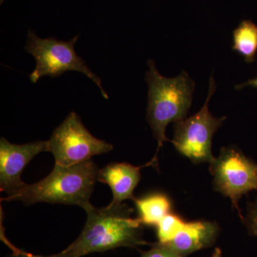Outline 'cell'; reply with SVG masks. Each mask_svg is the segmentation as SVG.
I'll list each match as a JSON object with an SVG mask.
<instances>
[{"mask_svg":"<svg viewBox=\"0 0 257 257\" xmlns=\"http://www.w3.org/2000/svg\"><path fill=\"white\" fill-rule=\"evenodd\" d=\"M84 210L87 219L82 232L64 250L69 257L148 244L143 237V224L139 218L131 217L133 209L127 204L110 203L99 209L91 204Z\"/></svg>","mask_w":257,"mask_h":257,"instance_id":"1","label":"cell"},{"mask_svg":"<svg viewBox=\"0 0 257 257\" xmlns=\"http://www.w3.org/2000/svg\"><path fill=\"white\" fill-rule=\"evenodd\" d=\"M99 171L91 160L71 166L55 165L45 178L37 183H25L1 200L20 201L26 206L38 202L69 204L85 209L92 204L89 199Z\"/></svg>","mask_w":257,"mask_h":257,"instance_id":"2","label":"cell"},{"mask_svg":"<svg viewBox=\"0 0 257 257\" xmlns=\"http://www.w3.org/2000/svg\"><path fill=\"white\" fill-rule=\"evenodd\" d=\"M147 64L150 69L145 74L149 87L147 120L158 141L159 152L165 142L171 141L165 135L167 125L187 117L195 84L184 71L175 78H167L157 70L155 61L148 60Z\"/></svg>","mask_w":257,"mask_h":257,"instance_id":"3","label":"cell"},{"mask_svg":"<svg viewBox=\"0 0 257 257\" xmlns=\"http://www.w3.org/2000/svg\"><path fill=\"white\" fill-rule=\"evenodd\" d=\"M78 37H74L68 42L61 41L55 37L42 39L29 30L25 49L36 61L35 69L29 75L30 81L36 83L45 76L55 78L67 71H77L95 83L102 96L108 99L107 93L101 85V79L89 68L85 61L76 54L74 46Z\"/></svg>","mask_w":257,"mask_h":257,"instance_id":"4","label":"cell"},{"mask_svg":"<svg viewBox=\"0 0 257 257\" xmlns=\"http://www.w3.org/2000/svg\"><path fill=\"white\" fill-rule=\"evenodd\" d=\"M216 88L211 76L207 99L202 109L190 117L175 122L174 126V138L171 142L181 155L194 164L210 163L214 160L211 152L213 136L226 119V116L216 118L209 111L208 104Z\"/></svg>","mask_w":257,"mask_h":257,"instance_id":"5","label":"cell"},{"mask_svg":"<svg viewBox=\"0 0 257 257\" xmlns=\"http://www.w3.org/2000/svg\"><path fill=\"white\" fill-rule=\"evenodd\" d=\"M48 142L55 165L62 166L81 163L113 150L110 143L91 135L74 111L54 130Z\"/></svg>","mask_w":257,"mask_h":257,"instance_id":"6","label":"cell"},{"mask_svg":"<svg viewBox=\"0 0 257 257\" xmlns=\"http://www.w3.org/2000/svg\"><path fill=\"white\" fill-rule=\"evenodd\" d=\"M209 164L214 190L230 198L233 208L238 209L243 219L238 202L243 194L257 190L256 164L233 146L222 147L219 156Z\"/></svg>","mask_w":257,"mask_h":257,"instance_id":"7","label":"cell"},{"mask_svg":"<svg viewBox=\"0 0 257 257\" xmlns=\"http://www.w3.org/2000/svg\"><path fill=\"white\" fill-rule=\"evenodd\" d=\"M49 152L48 141L16 145L0 140V191L6 194L23 187L21 175L30 161L41 152Z\"/></svg>","mask_w":257,"mask_h":257,"instance_id":"8","label":"cell"},{"mask_svg":"<svg viewBox=\"0 0 257 257\" xmlns=\"http://www.w3.org/2000/svg\"><path fill=\"white\" fill-rule=\"evenodd\" d=\"M219 233L220 228L214 221L186 222L175 237L166 244L181 256L186 257L198 250L212 246Z\"/></svg>","mask_w":257,"mask_h":257,"instance_id":"9","label":"cell"},{"mask_svg":"<svg viewBox=\"0 0 257 257\" xmlns=\"http://www.w3.org/2000/svg\"><path fill=\"white\" fill-rule=\"evenodd\" d=\"M142 167L115 162L99 171L98 181L109 185L112 192L111 203L121 204L126 199H135L133 192L141 179Z\"/></svg>","mask_w":257,"mask_h":257,"instance_id":"10","label":"cell"},{"mask_svg":"<svg viewBox=\"0 0 257 257\" xmlns=\"http://www.w3.org/2000/svg\"><path fill=\"white\" fill-rule=\"evenodd\" d=\"M139 213V219L145 225L157 226L162 219L170 214V199L165 194L156 193L141 199H134Z\"/></svg>","mask_w":257,"mask_h":257,"instance_id":"11","label":"cell"},{"mask_svg":"<svg viewBox=\"0 0 257 257\" xmlns=\"http://www.w3.org/2000/svg\"><path fill=\"white\" fill-rule=\"evenodd\" d=\"M232 50L245 62H254L257 52V25L251 20H243L233 32Z\"/></svg>","mask_w":257,"mask_h":257,"instance_id":"12","label":"cell"},{"mask_svg":"<svg viewBox=\"0 0 257 257\" xmlns=\"http://www.w3.org/2000/svg\"><path fill=\"white\" fill-rule=\"evenodd\" d=\"M186 222L177 214L166 215L157 225L158 242L167 243L175 237V235L182 229Z\"/></svg>","mask_w":257,"mask_h":257,"instance_id":"13","label":"cell"},{"mask_svg":"<svg viewBox=\"0 0 257 257\" xmlns=\"http://www.w3.org/2000/svg\"><path fill=\"white\" fill-rule=\"evenodd\" d=\"M141 257H183L176 252L166 243L157 242L152 243V247L149 251L142 253Z\"/></svg>","mask_w":257,"mask_h":257,"instance_id":"14","label":"cell"},{"mask_svg":"<svg viewBox=\"0 0 257 257\" xmlns=\"http://www.w3.org/2000/svg\"><path fill=\"white\" fill-rule=\"evenodd\" d=\"M242 221L247 228L248 233L257 236V202L250 206L247 216L243 218Z\"/></svg>","mask_w":257,"mask_h":257,"instance_id":"15","label":"cell"},{"mask_svg":"<svg viewBox=\"0 0 257 257\" xmlns=\"http://www.w3.org/2000/svg\"><path fill=\"white\" fill-rule=\"evenodd\" d=\"M13 252L6 257H69L64 251L57 254L51 255V256H40V255H34L32 253L25 252L17 248H13Z\"/></svg>","mask_w":257,"mask_h":257,"instance_id":"16","label":"cell"},{"mask_svg":"<svg viewBox=\"0 0 257 257\" xmlns=\"http://www.w3.org/2000/svg\"><path fill=\"white\" fill-rule=\"evenodd\" d=\"M246 86L257 88V77L255 79H249L247 82L243 83V84H236L235 86V89L240 90V89H243V87H246Z\"/></svg>","mask_w":257,"mask_h":257,"instance_id":"17","label":"cell"},{"mask_svg":"<svg viewBox=\"0 0 257 257\" xmlns=\"http://www.w3.org/2000/svg\"><path fill=\"white\" fill-rule=\"evenodd\" d=\"M211 257H222V252L220 248H216Z\"/></svg>","mask_w":257,"mask_h":257,"instance_id":"18","label":"cell"}]
</instances>
